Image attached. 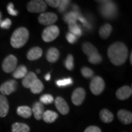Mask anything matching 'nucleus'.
<instances>
[{
    "mask_svg": "<svg viewBox=\"0 0 132 132\" xmlns=\"http://www.w3.org/2000/svg\"><path fill=\"white\" fill-rule=\"evenodd\" d=\"M128 51L126 46L122 42H116L108 48V57L112 63L116 66L123 65L126 61Z\"/></svg>",
    "mask_w": 132,
    "mask_h": 132,
    "instance_id": "nucleus-1",
    "label": "nucleus"
},
{
    "mask_svg": "<svg viewBox=\"0 0 132 132\" xmlns=\"http://www.w3.org/2000/svg\"><path fill=\"white\" fill-rule=\"evenodd\" d=\"M29 36L28 29L25 27H19L15 29L10 38V44L15 48L24 46L27 42Z\"/></svg>",
    "mask_w": 132,
    "mask_h": 132,
    "instance_id": "nucleus-2",
    "label": "nucleus"
},
{
    "mask_svg": "<svg viewBox=\"0 0 132 132\" xmlns=\"http://www.w3.org/2000/svg\"><path fill=\"white\" fill-rule=\"evenodd\" d=\"M101 3L100 7V13L106 19H113L116 15L118 13V8L116 5L113 2L111 1H100L98 2Z\"/></svg>",
    "mask_w": 132,
    "mask_h": 132,
    "instance_id": "nucleus-3",
    "label": "nucleus"
},
{
    "mask_svg": "<svg viewBox=\"0 0 132 132\" xmlns=\"http://www.w3.org/2000/svg\"><path fill=\"white\" fill-rule=\"evenodd\" d=\"M60 35V29L58 27L55 25H52L47 27L43 30L42 33V39L43 41L46 43L52 42L54 40Z\"/></svg>",
    "mask_w": 132,
    "mask_h": 132,
    "instance_id": "nucleus-4",
    "label": "nucleus"
},
{
    "mask_svg": "<svg viewBox=\"0 0 132 132\" xmlns=\"http://www.w3.org/2000/svg\"><path fill=\"white\" fill-rule=\"evenodd\" d=\"M105 88V82L100 76H95L93 78L90 85V89L93 94L98 95L102 93Z\"/></svg>",
    "mask_w": 132,
    "mask_h": 132,
    "instance_id": "nucleus-5",
    "label": "nucleus"
},
{
    "mask_svg": "<svg viewBox=\"0 0 132 132\" xmlns=\"http://www.w3.org/2000/svg\"><path fill=\"white\" fill-rule=\"evenodd\" d=\"M46 8V3L42 0H32L27 4V10L30 13H43Z\"/></svg>",
    "mask_w": 132,
    "mask_h": 132,
    "instance_id": "nucleus-6",
    "label": "nucleus"
},
{
    "mask_svg": "<svg viewBox=\"0 0 132 132\" xmlns=\"http://www.w3.org/2000/svg\"><path fill=\"white\" fill-rule=\"evenodd\" d=\"M17 58L14 55L10 54L5 58L2 63V69L5 73H12L17 66Z\"/></svg>",
    "mask_w": 132,
    "mask_h": 132,
    "instance_id": "nucleus-7",
    "label": "nucleus"
},
{
    "mask_svg": "<svg viewBox=\"0 0 132 132\" xmlns=\"http://www.w3.org/2000/svg\"><path fill=\"white\" fill-rule=\"evenodd\" d=\"M57 15L53 13H43L38 17L40 24L44 26H52L57 21Z\"/></svg>",
    "mask_w": 132,
    "mask_h": 132,
    "instance_id": "nucleus-8",
    "label": "nucleus"
},
{
    "mask_svg": "<svg viewBox=\"0 0 132 132\" xmlns=\"http://www.w3.org/2000/svg\"><path fill=\"white\" fill-rule=\"evenodd\" d=\"M17 82L15 80H9L0 86V92L3 95H9L14 93L17 89Z\"/></svg>",
    "mask_w": 132,
    "mask_h": 132,
    "instance_id": "nucleus-9",
    "label": "nucleus"
},
{
    "mask_svg": "<svg viewBox=\"0 0 132 132\" xmlns=\"http://www.w3.org/2000/svg\"><path fill=\"white\" fill-rule=\"evenodd\" d=\"M85 96H86V92L83 88L81 87L76 88L72 93V96H71L72 103L76 106H79L83 103Z\"/></svg>",
    "mask_w": 132,
    "mask_h": 132,
    "instance_id": "nucleus-10",
    "label": "nucleus"
},
{
    "mask_svg": "<svg viewBox=\"0 0 132 132\" xmlns=\"http://www.w3.org/2000/svg\"><path fill=\"white\" fill-rule=\"evenodd\" d=\"M55 106L60 113L63 115H65L69 112V106L66 101L62 97H57L55 101Z\"/></svg>",
    "mask_w": 132,
    "mask_h": 132,
    "instance_id": "nucleus-11",
    "label": "nucleus"
},
{
    "mask_svg": "<svg viewBox=\"0 0 132 132\" xmlns=\"http://www.w3.org/2000/svg\"><path fill=\"white\" fill-rule=\"evenodd\" d=\"M80 15H81L79 13V7L77 6H73V10L66 13L64 15L63 19L68 24L71 23V22H76V21H78V19L79 18Z\"/></svg>",
    "mask_w": 132,
    "mask_h": 132,
    "instance_id": "nucleus-12",
    "label": "nucleus"
},
{
    "mask_svg": "<svg viewBox=\"0 0 132 132\" xmlns=\"http://www.w3.org/2000/svg\"><path fill=\"white\" fill-rule=\"evenodd\" d=\"M132 94L131 87L129 86H123L119 88L116 92V97L120 100H126Z\"/></svg>",
    "mask_w": 132,
    "mask_h": 132,
    "instance_id": "nucleus-13",
    "label": "nucleus"
},
{
    "mask_svg": "<svg viewBox=\"0 0 132 132\" xmlns=\"http://www.w3.org/2000/svg\"><path fill=\"white\" fill-rule=\"evenodd\" d=\"M118 118H119L121 123L126 125L130 124L132 122L131 112L125 109H120L118 111Z\"/></svg>",
    "mask_w": 132,
    "mask_h": 132,
    "instance_id": "nucleus-14",
    "label": "nucleus"
},
{
    "mask_svg": "<svg viewBox=\"0 0 132 132\" xmlns=\"http://www.w3.org/2000/svg\"><path fill=\"white\" fill-rule=\"evenodd\" d=\"M9 112V104L5 95L0 94V118H5Z\"/></svg>",
    "mask_w": 132,
    "mask_h": 132,
    "instance_id": "nucleus-15",
    "label": "nucleus"
},
{
    "mask_svg": "<svg viewBox=\"0 0 132 132\" xmlns=\"http://www.w3.org/2000/svg\"><path fill=\"white\" fill-rule=\"evenodd\" d=\"M32 112L35 118L37 120H40L42 119L43 114L44 112V106L40 102H35L33 104Z\"/></svg>",
    "mask_w": 132,
    "mask_h": 132,
    "instance_id": "nucleus-16",
    "label": "nucleus"
},
{
    "mask_svg": "<svg viewBox=\"0 0 132 132\" xmlns=\"http://www.w3.org/2000/svg\"><path fill=\"white\" fill-rule=\"evenodd\" d=\"M43 54V50L40 47L32 48L27 53V59L30 61H34L40 58Z\"/></svg>",
    "mask_w": 132,
    "mask_h": 132,
    "instance_id": "nucleus-17",
    "label": "nucleus"
},
{
    "mask_svg": "<svg viewBox=\"0 0 132 132\" xmlns=\"http://www.w3.org/2000/svg\"><path fill=\"white\" fill-rule=\"evenodd\" d=\"M37 79H38L37 76L34 72H29L23 79L22 85H24V87L26 88H30L31 85Z\"/></svg>",
    "mask_w": 132,
    "mask_h": 132,
    "instance_id": "nucleus-18",
    "label": "nucleus"
},
{
    "mask_svg": "<svg viewBox=\"0 0 132 132\" xmlns=\"http://www.w3.org/2000/svg\"><path fill=\"white\" fill-rule=\"evenodd\" d=\"M58 118V114L57 112L51 111V110H47L44 112L43 114L42 119L47 123H54Z\"/></svg>",
    "mask_w": 132,
    "mask_h": 132,
    "instance_id": "nucleus-19",
    "label": "nucleus"
},
{
    "mask_svg": "<svg viewBox=\"0 0 132 132\" xmlns=\"http://www.w3.org/2000/svg\"><path fill=\"white\" fill-rule=\"evenodd\" d=\"M60 57V52L56 48H51L46 53V60L49 62H55Z\"/></svg>",
    "mask_w": 132,
    "mask_h": 132,
    "instance_id": "nucleus-20",
    "label": "nucleus"
},
{
    "mask_svg": "<svg viewBox=\"0 0 132 132\" xmlns=\"http://www.w3.org/2000/svg\"><path fill=\"white\" fill-rule=\"evenodd\" d=\"M100 118L101 120L104 122V123H111L114 120V115L109 110L106 109H103L101 112H100Z\"/></svg>",
    "mask_w": 132,
    "mask_h": 132,
    "instance_id": "nucleus-21",
    "label": "nucleus"
},
{
    "mask_svg": "<svg viewBox=\"0 0 132 132\" xmlns=\"http://www.w3.org/2000/svg\"><path fill=\"white\" fill-rule=\"evenodd\" d=\"M82 51L84 52L86 55H87L88 57L93 56V54H95L98 52L97 48L90 43H85L82 46Z\"/></svg>",
    "mask_w": 132,
    "mask_h": 132,
    "instance_id": "nucleus-22",
    "label": "nucleus"
},
{
    "mask_svg": "<svg viewBox=\"0 0 132 132\" xmlns=\"http://www.w3.org/2000/svg\"><path fill=\"white\" fill-rule=\"evenodd\" d=\"M17 114L19 116L24 118H30L32 114V109L29 108L27 106H21L17 108Z\"/></svg>",
    "mask_w": 132,
    "mask_h": 132,
    "instance_id": "nucleus-23",
    "label": "nucleus"
},
{
    "mask_svg": "<svg viewBox=\"0 0 132 132\" xmlns=\"http://www.w3.org/2000/svg\"><path fill=\"white\" fill-rule=\"evenodd\" d=\"M112 31V27L109 24H104L99 30V35L103 39H106L109 37Z\"/></svg>",
    "mask_w": 132,
    "mask_h": 132,
    "instance_id": "nucleus-24",
    "label": "nucleus"
},
{
    "mask_svg": "<svg viewBox=\"0 0 132 132\" xmlns=\"http://www.w3.org/2000/svg\"><path fill=\"white\" fill-rule=\"evenodd\" d=\"M27 68L24 65H20L18 68H16L13 71V76L15 79H24V76L27 74Z\"/></svg>",
    "mask_w": 132,
    "mask_h": 132,
    "instance_id": "nucleus-25",
    "label": "nucleus"
},
{
    "mask_svg": "<svg viewBox=\"0 0 132 132\" xmlns=\"http://www.w3.org/2000/svg\"><path fill=\"white\" fill-rule=\"evenodd\" d=\"M30 128L25 123H15L12 125V132H29Z\"/></svg>",
    "mask_w": 132,
    "mask_h": 132,
    "instance_id": "nucleus-26",
    "label": "nucleus"
},
{
    "mask_svg": "<svg viewBox=\"0 0 132 132\" xmlns=\"http://www.w3.org/2000/svg\"><path fill=\"white\" fill-rule=\"evenodd\" d=\"M68 24V29H69L70 32L73 34L77 38L82 35V30L80 27L77 25L76 22H71Z\"/></svg>",
    "mask_w": 132,
    "mask_h": 132,
    "instance_id": "nucleus-27",
    "label": "nucleus"
},
{
    "mask_svg": "<svg viewBox=\"0 0 132 132\" xmlns=\"http://www.w3.org/2000/svg\"><path fill=\"white\" fill-rule=\"evenodd\" d=\"M29 89L34 94H38V93H41L42 90H43V85L42 81L38 79L37 80L34 81V83L31 85Z\"/></svg>",
    "mask_w": 132,
    "mask_h": 132,
    "instance_id": "nucleus-28",
    "label": "nucleus"
},
{
    "mask_svg": "<svg viewBox=\"0 0 132 132\" xmlns=\"http://www.w3.org/2000/svg\"><path fill=\"white\" fill-rule=\"evenodd\" d=\"M64 65H65V68L68 71H72L73 69V67H74V60H73V57L71 54L68 55V57H67L65 60Z\"/></svg>",
    "mask_w": 132,
    "mask_h": 132,
    "instance_id": "nucleus-29",
    "label": "nucleus"
},
{
    "mask_svg": "<svg viewBox=\"0 0 132 132\" xmlns=\"http://www.w3.org/2000/svg\"><path fill=\"white\" fill-rule=\"evenodd\" d=\"M56 84L58 87H67L73 84V80L71 78H67V79H60L56 81Z\"/></svg>",
    "mask_w": 132,
    "mask_h": 132,
    "instance_id": "nucleus-30",
    "label": "nucleus"
},
{
    "mask_svg": "<svg viewBox=\"0 0 132 132\" xmlns=\"http://www.w3.org/2000/svg\"><path fill=\"white\" fill-rule=\"evenodd\" d=\"M88 61L90 62L91 64L97 65L102 62V57L98 53L93 54V56L88 57Z\"/></svg>",
    "mask_w": 132,
    "mask_h": 132,
    "instance_id": "nucleus-31",
    "label": "nucleus"
},
{
    "mask_svg": "<svg viewBox=\"0 0 132 132\" xmlns=\"http://www.w3.org/2000/svg\"><path fill=\"white\" fill-rule=\"evenodd\" d=\"M40 103L42 104H52V103H53V101H54V98H53V96H52V95L45 94L43 95L42 96L40 97Z\"/></svg>",
    "mask_w": 132,
    "mask_h": 132,
    "instance_id": "nucleus-32",
    "label": "nucleus"
},
{
    "mask_svg": "<svg viewBox=\"0 0 132 132\" xmlns=\"http://www.w3.org/2000/svg\"><path fill=\"white\" fill-rule=\"evenodd\" d=\"M81 75L83 76L86 79H90V78H92L93 76V71H92L90 68H87V67H84L81 68Z\"/></svg>",
    "mask_w": 132,
    "mask_h": 132,
    "instance_id": "nucleus-33",
    "label": "nucleus"
},
{
    "mask_svg": "<svg viewBox=\"0 0 132 132\" xmlns=\"http://www.w3.org/2000/svg\"><path fill=\"white\" fill-rule=\"evenodd\" d=\"M71 2L69 0H62L60 1V5L58 6V11L60 13H63L65 12L67 9V7H68V5H70Z\"/></svg>",
    "mask_w": 132,
    "mask_h": 132,
    "instance_id": "nucleus-34",
    "label": "nucleus"
},
{
    "mask_svg": "<svg viewBox=\"0 0 132 132\" xmlns=\"http://www.w3.org/2000/svg\"><path fill=\"white\" fill-rule=\"evenodd\" d=\"M7 12L10 15H13V16H15L19 14V12L18 10L14 9V5L13 3H9L7 7Z\"/></svg>",
    "mask_w": 132,
    "mask_h": 132,
    "instance_id": "nucleus-35",
    "label": "nucleus"
},
{
    "mask_svg": "<svg viewBox=\"0 0 132 132\" xmlns=\"http://www.w3.org/2000/svg\"><path fill=\"white\" fill-rule=\"evenodd\" d=\"M12 24V21L11 20L9 19H6L3 21H2L1 24H0V27L2 29H7L10 27Z\"/></svg>",
    "mask_w": 132,
    "mask_h": 132,
    "instance_id": "nucleus-36",
    "label": "nucleus"
},
{
    "mask_svg": "<svg viewBox=\"0 0 132 132\" xmlns=\"http://www.w3.org/2000/svg\"><path fill=\"white\" fill-rule=\"evenodd\" d=\"M66 39H67L68 42L70 43L71 44H73V43H75L77 41L78 38L76 35H74L73 34H72L71 32H68L66 35Z\"/></svg>",
    "mask_w": 132,
    "mask_h": 132,
    "instance_id": "nucleus-37",
    "label": "nucleus"
},
{
    "mask_svg": "<svg viewBox=\"0 0 132 132\" xmlns=\"http://www.w3.org/2000/svg\"><path fill=\"white\" fill-rule=\"evenodd\" d=\"M45 2L52 7H58L60 5V0H47Z\"/></svg>",
    "mask_w": 132,
    "mask_h": 132,
    "instance_id": "nucleus-38",
    "label": "nucleus"
},
{
    "mask_svg": "<svg viewBox=\"0 0 132 132\" xmlns=\"http://www.w3.org/2000/svg\"><path fill=\"white\" fill-rule=\"evenodd\" d=\"M84 132H101V130L98 126H91L87 128Z\"/></svg>",
    "mask_w": 132,
    "mask_h": 132,
    "instance_id": "nucleus-39",
    "label": "nucleus"
},
{
    "mask_svg": "<svg viewBox=\"0 0 132 132\" xmlns=\"http://www.w3.org/2000/svg\"><path fill=\"white\" fill-rule=\"evenodd\" d=\"M50 78H51V74L50 73H47L46 75L45 76V79L46 81L50 80Z\"/></svg>",
    "mask_w": 132,
    "mask_h": 132,
    "instance_id": "nucleus-40",
    "label": "nucleus"
},
{
    "mask_svg": "<svg viewBox=\"0 0 132 132\" xmlns=\"http://www.w3.org/2000/svg\"><path fill=\"white\" fill-rule=\"evenodd\" d=\"M2 13L0 12V24H1V22H2Z\"/></svg>",
    "mask_w": 132,
    "mask_h": 132,
    "instance_id": "nucleus-41",
    "label": "nucleus"
},
{
    "mask_svg": "<svg viewBox=\"0 0 132 132\" xmlns=\"http://www.w3.org/2000/svg\"><path fill=\"white\" fill-rule=\"evenodd\" d=\"M131 58H132V54H131V55H130V62H131V63H132Z\"/></svg>",
    "mask_w": 132,
    "mask_h": 132,
    "instance_id": "nucleus-42",
    "label": "nucleus"
},
{
    "mask_svg": "<svg viewBox=\"0 0 132 132\" xmlns=\"http://www.w3.org/2000/svg\"><path fill=\"white\" fill-rule=\"evenodd\" d=\"M37 72H38V73H40V70H37Z\"/></svg>",
    "mask_w": 132,
    "mask_h": 132,
    "instance_id": "nucleus-43",
    "label": "nucleus"
}]
</instances>
